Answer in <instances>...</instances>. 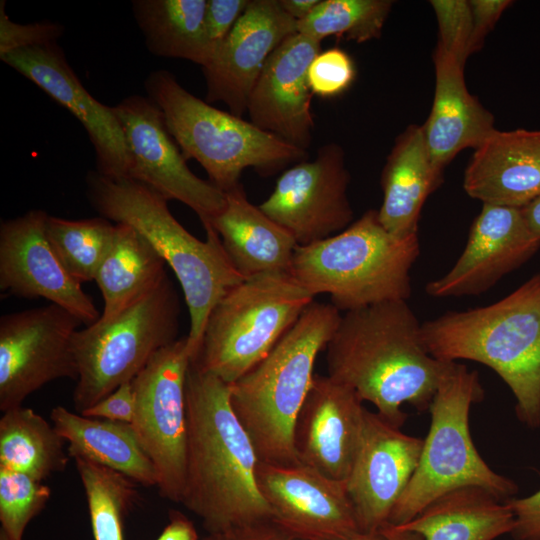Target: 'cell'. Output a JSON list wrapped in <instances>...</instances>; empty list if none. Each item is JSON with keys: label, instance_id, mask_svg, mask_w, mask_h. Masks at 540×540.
<instances>
[{"label": "cell", "instance_id": "obj_1", "mask_svg": "<svg viewBox=\"0 0 540 540\" xmlns=\"http://www.w3.org/2000/svg\"><path fill=\"white\" fill-rule=\"evenodd\" d=\"M187 448L181 504L209 535L273 519L257 480L258 457L230 403V385L190 362Z\"/></svg>", "mask_w": 540, "mask_h": 540}, {"label": "cell", "instance_id": "obj_2", "mask_svg": "<svg viewBox=\"0 0 540 540\" xmlns=\"http://www.w3.org/2000/svg\"><path fill=\"white\" fill-rule=\"evenodd\" d=\"M325 349L328 376L397 428L406 419L404 404L429 409L446 364L428 352L405 300L345 312Z\"/></svg>", "mask_w": 540, "mask_h": 540}, {"label": "cell", "instance_id": "obj_3", "mask_svg": "<svg viewBox=\"0 0 540 540\" xmlns=\"http://www.w3.org/2000/svg\"><path fill=\"white\" fill-rule=\"evenodd\" d=\"M86 184L89 202L101 217L135 228L174 272L189 312L186 337L192 360L212 308L245 280L232 265L218 233L205 223L206 240L198 239L173 216L168 200L135 180L92 171Z\"/></svg>", "mask_w": 540, "mask_h": 540}, {"label": "cell", "instance_id": "obj_4", "mask_svg": "<svg viewBox=\"0 0 540 540\" xmlns=\"http://www.w3.org/2000/svg\"><path fill=\"white\" fill-rule=\"evenodd\" d=\"M422 338L440 361L490 367L513 393L519 420L540 426V272L491 305L424 322Z\"/></svg>", "mask_w": 540, "mask_h": 540}, {"label": "cell", "instance_id": "obj_5", "mask_svg": "<svg viewBox=\"0 0 540 540\" xmlns=\"http://www.w3.org/2000/svg\"><path fill=\"white\" fill-rule=\"evenodd\" d=\"M342 315L331 303L312 302L273 349L230 384V403L258 460L299 464L294 448L298 414L311 388L318 354Z\"/></svg>", "mask_w": 540, "mask_h": 540}, {"label": "cell", "instance_id": "obj_6", "mask_svg": "<svg viewBox=\"0 0 540 540\" xmlns=\"http://www.w3.org/2000/svg\"><path fill=\"white\" fill-rule=\"evenodd\" d=\"M420 254L418 234L397 237L370 209L345 230L296 248L290 274L314 297L328 294L339 311L407 301L410 270Z\"/></svg>", "mask_w": 540, "mask_h": 540}, {"label": "cell", "instance_id": "obj_7", "mask_svg": "<svg viewBox=\"0 0 540 540\" xmlns=\"http://www.w3.org/2000/svg\"><path fill=\"white\" fill-rule=\"evenodd\" d=\"M144 86L185 159L199 162L223 192L240 184L246 168L270 175L307 159L306 150L194 96L169 71L151 72Z\"/></svg>", "mask_w": 540, "mask_h": 540}, {"label": "cell", "instance_id": "obj_8", "mask_svg": "<svg viewBox=\"0 0 540 540\" xmlns=\"http://www.w3.org/2000/svg\"><path fill=\"white\" fill-rule=\"evenodd\" d=\"M483 394L476 371L446 361L428 409L430 426L418 465L387 524L403 525L441 495L465 486L482 487L503 501L516 495L517 484L488 466L471 437V406Z\"/></svg>", "mask_w": 540, "mask_h": 540}, {"label": "cell", "instance_id": "obj_9", "mask_svg": "<svg viewBox=\"0 0 540 540\" xmlns=\"http://www.w3.org/2000/svg\"><path fill=\"white\" fill-rule=\"evenodd\" d=\"M313 300L290 273L243 280L212 308L191 362L234 383L273 349Z\"/></svg>", "mask_w": 540, "mask_h": 540}, {"label": "cell", "instance_id": "obj_10", "mask_svg": "<svg viewBox=\"0 0 540 540\" xmlns=\"http://www.w3.org/2000/svg\"><path fill=\"white\" fill-rule=\"evenodd\" d=\"M180 312L179 294L167 276L116 317L77 330L76 411L81 413L132 381L155 353L179 339Z\"/></svg>", "mask_w": 540, "mask_h": 540}, {"label": "cell", "instance_id": "obj_11", "mask_svg": "<svg viewBox=\"0 0 540 540\" xmlns=\"http://www.w3.org/2000/svg\"><path fill=\"white\" fill-rule=\"evenodd\" d=\"M190 362L185 336L155 353L131 381L136 402L131 425L155 467L160 495L177 503L185 485Z\"/></svg>", "mask_w": 540, "mask_h": 540}, {"label": "cell", "instance_id": "obj_12", "mask_svg": "<svg viewBox=\"0 0 540 540\" xmlns=\"http://www.w3.org/2000/svg\"><path fill=\"white\" fill-rule=\"evenodd\" d=\"M64 308L48 304L0 318V410L22 406L47 383L77 379L73 338L80 325Z\"/></svg>", "mask_w": 540, "mask_h": 540}, {"label": "cell", "instance_id": "obj_13", "mask_svg": "<svg viewBox=\"0 0 540 540\" xmlns=\"http://www.w3.org/2000/svg\"><path fill=\"white\" fill-rule=\"evenodd\" d=\"M113 110L120 122L129 155V179L190 207L202 224L225 206V192L188 167L169 133L160 108L149 98L131 95Z\"/></svg>", "mask_w": 540, "mask_h": 540}, {"label": "cell", "instance_id": "obj_14", "mask_svg": "<svg viewBox=\"0 0 540 540\" xmlns=\"http://www.w3.org/2000/svg\"><path fill=\"white\" fill-rule=\"evenodd\" d=\"M349 182L343 148L329 143L318 149L314 160L286 169L258 207L288 231L299 246L308 245L338 234L353 223L347 195Z\"/></svg>", "mask_w": 540, "mask_h": 540}, {"label": "cell", "instance_id": "obj_15", "mask_svg": "<svg viewBox=\"0 0 540 540\" xmlns=\"http://www.w3.org/2000/svg\"><path fill=\"white\" fill-rule=\"evenodd\" d=\"M48 216L30 210L1 222L0 290L20 298H44L88 326L101 314L53 250L46 233Z\"/></svg>", "mask_w": 540, "mask_h": 540}, {"label": "cell", "instance_id": "obj_16", "mask_svg": "<svg viewBox=\"0 0 540 540\" xmlns=\"http://www.w3.org/2000/svg\"><path fill=\"white\" fill-rule=\"evenodd\" d=\"M0 58L79 120L95 149L97 172L110 178L128 177L129 155L113 107L85 89L57 42L16 49Z\"/></svg>", "mask_w": 540, "mask_h": 540}, {"label": "cell", "instance_id": "obj_17", "mask_svg": "<svg viewBox=\"0 0 540 540\" xmlns=\"http://www.w3.org/2000/svg\"><path fill=\"white\" fill-rule=\"evenodd\" d=\"M256 480L273 519L308 540H330L361 531L346 480L331 479L301 463L258 461Z\"/></svg>", "mask_w": 540, "mask_h": 540}, {"label": "cell", "instance_id": "obj_18", "mask_svg": "<svg viewBox=\"0 0 540 540\" xmlns=\"http://www.w3.org/2000/svg\"><path fill=\"white\" fill-rule=\"evenodd\" d=\"M423 439L366 409L359 448L346 479L361 531L381 530L418 465Z\"/></svg>", "mask_w": 540, "mask_h": 540}, {"label": "cell", "instance_id": "obj_19", "mask_svg": "<svg viewBox=\"0 0 540 540\" xmlns=\"http://www.w3.org/2000/svg\"><path fill=\"white\" fill-rule=\"evenodd\" d=\"M295 33L297 21L283 10L279 0H250L211 60L202 67L206 102L220 101L230 113L242 117L268 58Z\"/></svg>", "mask_w": 540, "mask_h": 540}, {"label": "cell", "instance_id": "obj_20", "mask_svg": "<svg viewBox=\"0 0 540 540\" xmlns=\"http://www.w3.org/2000/svg\"><path fill=\"white\" fill-rule=\"evenodd\" d=\"M540 239L528 228L520 208L483 204L454 266L426 285L436 298L480 295L532 258Z\"/></svg>", "mask_w": 540, "mask_h": 540}, {"label": "cell", "instance_id": "obj_21", "mask_svg": "<svg viewBox=\"0 0 540 540\" xmlns=\"http://www.w3.org/2000/svg\"><path fill=\"white\" fill-rule=\"evenodd\" d=\"M321 52V41L295 33L268 58L247 103L250 122L283 141L306 150L314 118L308 68Z\"/></svg>", "mask_w": 540, "mask_h": 540}, {"label": "cell", "instance_id": "obj_22", "mask_svg": "<svg viewBox=\"0 0 540 540\" xmlns=\"http://www.w3.org/2000/svg\"><path fill=\"white\" fill-rule=\"evenodd\" d=\"M362 403L350 387L315 375L294 429L298 462L331 479L346 480L361 441Z\"/></svg>", "mask_w": 540, "mask_h": 540}, {"label": "cell", "instance_id": "obj_23", "mask_svg": "<svg viewBox=\"0 0 540 540\" xmlns=\"http://www.w3.org/2000/svg\"><path fill=\"white\" fill-rule=\"evenodd\" d=\"M465 192L482 204L521 208L540 195V130L495 129L465 169Z\"/></svg>", "mask_w": 540, "mask_h": 540}, {"label": "cell", "instance_id": "obj_24", "mask_svg": "<svg viewBox=\"0 0 540 540\" xmlns=\"http://www.w3.org/2000/svg\"><path fill=\"white\" fill-rule=\"evenodd\" d=\"M435 91L421 125L431 162L439 174L464 149H476L496 128L495 118L467 89L464 63L436 46Z\"/></svg>", "mask_w": 540, "mask_h": 540}, {"label": "cell", "instance_id": "obj_25", "mask_svg": "<svg viewBox=\"0 0 540 540\" xmlns=\"http://www.w3.org/2000/svg\"><path fill=\"white\" fill-rule=\"evenodd\" d=\"M205 223L218 233L228 258L244 279L290 273L296 240L248 200L241 183L225 192V206Z\"/></svg>", "mask_w": 540, "mask_h": 540}, {"label": "cell", "instance_id": "obj_26", "mask_svg": "<svg viewBox=\"0 0 540 540\" xmlns=\"http://www.w3.org/2000/svg\"><path fill=\"white\" fill-rule=\"evenodd\" d=\"M441 182L421 125H409L396 138L382 169L383 201L378 210L382 226L397 237L418 234L422 207Z\"/></svg>", "mask_w": 540, "mask_h": 540}, {"label": "cell", "instance_id": "obj_27", "mask_svg": "<svg viewBox=\"0 0 540 540\" xmlns=\"http://www.w3.org/2000/svg\"><path fill=\"white\" fill-rule=\"evenodd\" d=\"M394 527L420 540H495L511 534L514 515L507 501L487 489L465 486L441 495L409 522Z\"/></svg>", "mask_w": 540, "mask_h": 540}, {"label": "cell", "instance_id": "obj_28", "mask_svg": "<svg viewBox=\"0 0 540 540\" xmlns=\"http://www.w3.org/2000/svg\"><path fill=\"white\" fill-rule=\"evenodd\" d=\"M50 418L73 459H86L137 484L157 487L155 467L131 424L87 417L63 406L54 407Z\"/></svg>", "mask_w": 540, "mask_h": 540}, {"label": "cell", "instance_id": "obj_29", "mask_svg": "<svg viewBox=\"0 0 540 540\" xmlns=\"http://www.w3.org/2000/svg\"><path fill=\"white\" fill-rule=\"evenodd\" d=\"M166 267L141 233L126 223H116L112 245L95 277L104 300L98 320H111L155 289L168 276Z\"/></svg>", "mask_w": 540, "mask_h": 540}, {"label": "cell", "instance_id": "obj_30", "mask_svg": "<svg viewBox=\"0 0 540 540\" xmlns=\"http://www.w3.org/2000/svg\"><path fill=\"white\" fill-rule=\"evenodd\" d=\"M207 0H133L132 9L148 50L205 66L215 47L205 29Z\"/></svg>", "mask_w": 540, "mask_h": 540}, {"label": "cell", "instance_id": "obj_31", "mask_svg": "<svg viewBox=\"0 0 540 540\" xmlns=\"http://www.w3.org/2000/svg\"><path fill=\"white\" fill-rule=\"evenodd\" d=\"M65 443L55 427L32 409L7 410L0 419V468L42 482L66 468L70 456Z\"/></svg>", "mask_w": 540, "mask_h": 540}, {"label": "cell", "instance_id": "obj_32", "mask_svg": "<svg viewBox=\"0 0 540 540\" xmlns=\"http://www.w3.org/2000/svg\"><path fill=\"white\" fill-rule=\"evenodd\" d=\"M46 233L67 272L82 284L95 280L112 245L115 225L104 217L69 220L49 215Z\"/></svg>", "mask_w": 540, "mask_h": 540}, {"label": "cell", "instance_id": "obj_33", "mask_svg": "<svg viewBox=\"0 0 540 540\" xmlns=\"http://www.w3.org/2000/svg\"><path fill=\"white\" fill-rule=\"evenodd\" d=\"M87 499L94 540H124V518L138 497L127 476L82 458H74Z\"/></svg>", "mask_w": 540, "mask_h": 540}, {"label": "cell", "instance_id": "obj_34", "mask_svg": "<svg viewBox=\"0 0 540 540\" xmlns=\"http://www.w3.org/2000/svg\"><path fill=\"white\" fill-rule=\"evenodd\" d=\"M392 6L390 0H320L297 22V32L321 42L336 36L363 43L381 36Z\"/></svg>", "mask_w": 540, "mask_h": 540}, {"label": "cell", "instance_id": "obj_35", "mask_svg": "<svg viewBox=\"0 0 540 540\" xmlns=\"http://www.w3.org/2000/svg\"><path fill=\"white\" fill-rule=\"evenodd\" d=\"M50 488L19 472L0 468V522L11 540H22L24 530L46 505Z\"/></svg>", "mask_w": 540, "mask_h": 540}, {"label": "cell", "instance_id": "obj_36", "mask_svg": "<svg viewBox=\"0 0 540 540\" xmlns=\"http://www.w3.org/2000/svg\"><path fill=\"white\" fill-rule=\"evenodd\" d=\"M430 4L438 22L437 46L453 54L465 64L470 56L473 27L468 1L433 0Z\"/></svg>", "mask_w": 540, "mask_h": 540}, {"label": "cell", "instance_id": "obj_37", "mask_svg": "<svg viewBox=\"0 0 540 540\" xmlns=\"http://www.w3.org/2000/svg\"><path fill=\"white\" fill-rule=\"evenodd\" d=\"M356 75L352 58L344 50L330 48L312 60L307 73L312 94L334 97L347 90Z\"/></svg>", "mask_w": 540, "mask_h": 540}, {"label": "cell", "instance_id": "obj_38", "mask_svg": "<svg viewBox=\"0 0 540 540\" xmlns=\"http://www.w3.org/2000/svg\"><path fill=\"white\" fill-rule=\"evenodd\" d=\"M63 32L62 25L51 21L15 23L6 14L5 1L0 2V56L24 47L57 42Z\"/></svg>", "mask_w": 540, "mask_h": 540}, {"label": "cell", "instance_id": "obj_39", "mask_svg": "<svg viewBox=\"0 0 540 540\" xmlns=\"http://www.w3.org/2000/svg\"><path fill=\"white\" fill-rule=\"evenodd\" d=\"M249 2L250 0H207L205 29L215 50L228 36Z\"/></svg>", "mask_w": 540, "mask_h": 540}, {"label": "cell", "instance_id": "obj_40", "mask_svg": "<svg viewBox=\"0 0 540 540\" xmlns=\"http://www.w3.org/2000/svg\"><path fill=\"white\" fill-rule=\"evenodd\" d=\"M132 382H126L80 414L98 419L131 424L135 414Z\"/></svg>", "mask_w": 540, "mask_h": 540}, {"label": "cell", "instance_id": "obj_41", "mask_svg": "<svg viewBox=\"0 0 540 540\" xmlns=\"http://www.w3.org/2000/svg\"><path fill=\"white\" fill-rule=\"evenodd\" d=\"M513 515L511 532L515 540H540V489L535 493L507 500Z\"/></svg>", "mask_w": 540, "mask_h": 540}, {"label": "cell", "instance_id": "obj_42", "mask_svg": "<svg viewBox=\"0 0 540 540\" xmlns=\"http://www.w3.org/2000/svg\"><path fill=\"white\" fill-rule=\"evenodd\" d=\"M468 3L473 23L469 48L471 55L481 48L487 34L512 2L509 0H471Z\"/></svg>", "mask_w": 540, "mask_h": 540}, {"label": "cell", "instance_id": "obj_43", "mask_svg": "<svg viewBox=\"0 0 540 540\" xmlns=\"http://www.w3.org/2000/svg\"><path fill=\"white\" fill-rule=\"evenodd\" d=\"M206 540H308L286 529L274 519L260 520L230 531L209 535Z\"/></svg>", "mask_w": 540, "mask_h": 540}, {"label": "cell", "instance_id": "obj_44", "mask_svg": "<svg viewBox=\"0 0 540 540\" xmlns=\"http://www.w3.org/2000/svg\"><path fill=\"white\" fill-rule=\"evenodd\" d=\"M194 525L183 514L173 511L170 522L156 540H197Z\"/></svg>", "mask_w": 540, "mask_h": 540}, {"label": "cell", "instance_id": "obj_45", "mask_svg": "<svg viewBox=\"0 0 540 540\" xmlns=\"http://www.w3.org/2000/svg\"><path fill=\"white\" fill-rule=\"evenodd\" d=\"M320 0H279L283 10L297 22L305 19Z\"/></svg>", "mask_w": 540, "mask_h": 540}, {"label": "cell", "instance_id": "obj_46", "mask_svg": "<svg viewBox=\"0 0 540 540\" xmlns=\"http://www.w3.org/2000/svg\"><path fill=\"white\" fill-rule=\"evenodd\" d=\"M520 210L529 230L540 239V195Z\"/></svg>", "mask_w": 540, "mask_h": 540}, {"label": "cell", "instance_id": "obj_47", "mask_svg": "<svg viewBox=\"0 0 540 540\" xmlns=\"http://www.w3.org/2000/svg\"><path fill=\"white\" fill-rule=\"evenodd\" d=\"M381 531L390 539V540H420V538L410 532L400 530L390 524H386Z\"/></svg>", "mask_w": 540, "mask_h": 540}, {"label": "cell", "instance_id": "obj_48", "mask_svg": "<svg viewBox=\"0 0 540 540\" xmlns=\"http://www.w3.org/2000/svg\"><path fill=\"white\" fill-rule=\"evenodd\" d=\"M330 540H390L381 530L374 532L358 531L345 537Z\"/></svg>", "mask_w": 540, "mask_h": 540}, {"label": "cell", "instance_id": "obj_49", "mask_svg": "<svg viewBox=\"0 0 540 540\" xmlns=\"http://www.w3.org/2000/svg\"><path fill=\"white\" fill-rule=\"evenodd\" d=\"M0 540H11L8 535L0 529Z\"/></svg>", "mask_w": 540, "mask_h": 540}]
</instances>
